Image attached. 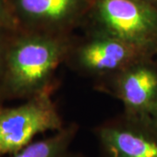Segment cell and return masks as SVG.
I'll list each match as a JSON object with an SVG mask.
<instances>
[{
    "label": "cell",
    "instance_id": "1",
    "mask_svg": "<svg viewBox=\"0 0 157 157\" xmlns=\"http://www.w3.org/2000/svg\"><path fill=\"white\" fill-rule=\"evenodd\" d=\"M73 37L25 32L12 42L4 78L10 93L32 98L52 92L57 70L65 63Z\"/></svg>",
    "mask_w": 157,
    "mask_h": 157
},
{
    "label": "cell",
    "instance_id": "2",
    "mask_svg": "<svg viewBox=\"0 0 157 157\" xmlns=\"http://www.w3.org/2000/svg\"><path fill=\"white\" fill-rule=\"evenodd\" d=\"M157 57V7L143 0H94L82 26Z\"/></svg>",
    "mask_w": 157,
    "mask_h": 157
},
{
    "label": "cell",
    "instance_id": "3",
    "mask_svg": "<svg viewBox=\"0 0 157 157\" xmlns=\"http://www.w3.org/2000/svg\"><path fill=\"white\" fill-rule=\"evenodd\" d=\"M64 126L52 92L29 98L18 107H0V157L19 151L36 135Z\"/></svg>",
    "mask_w": 157,
    "mask_h": 157
},
{
    "label": "cell",
    "instance_id": "4",
    "mask_svg": "<svg viewBox=\"0 0 157 157\" xmlns=\"http://www.w3.org/2000/svg\"><path fill=\"white\" fill-rule=\"evenodd\" d=\"M144 56L147 55L114 37L86 30L83 38L73 37L65 63L81 75L101 82Z\"/></svg>",
    "mask_w": 157,
    "mask_h": 157
},
{
    "label": "cell",
    "instance_id": "5",
    "mask_svg": "<svg viewBox=\"0 0 157 157\" xmlns=\"http://www.w3.org/2000/svg\"><path fill=\"white\" fill-rule=\"evenodd\" d=\"M94 0H6L17 28L69 35L81 27Z\"/></svg>",
    "mask_w": 157,
    "mask_h": 157
},
{
    "label": "cell",
    "instance_id": "6",
    "mask_svg": "<svg viewBox=\"0 0 157 157\" xmlns=\"http://www.w3.org/2000/svg\"><path fill=\"white\" fill-rule=\"evenodd\" d=\"M94 133L101 157H157V125L149 115L123 112L98 125Z\"/></svg>",
    "mask_w": 157,
    "mask_h": 157
},
{
    "label": "cell",
    "instance_id": "7",
    "mask_svg": "<svg viewBox=\"0 0 157 157\" xmlns=\"http://www.w3.org/2000/svg\"><path fill=\"white\" fill-rule=\"evenodd\" d=\"M156 58L141 57L98 86L122 103L125 113L149 115L157 100Z\"/></svg>",
    "mask_w": 157,
    "mask_h": 157
},
{
    "label": "cell",
    "instance_id": "8",
    "mask_svg": "<svg viewBox=\"0 0 157 157\" xmlns=\"http://www.w3.org/2000/svg\"><path fill=\"white\" fill-rule=\"evenodd\" d=\"M77 123L64 126L47 138L32 141L10 157H65L78 132Z\"/></svg>",
    "mask_w": 157,
    "mask_h": 157
},
{
    "label": "cell",
    "instance_id": "9",
    "mask_svg": "<svg viewBox=\"0 0 157 157\" xmlns=\"http://www.w3.org/2000/svg\"><path fill=\"white\" fill-rule=\"evenodd\" d=\"M0 27L16 30L17 28L16 21L12 17L6 0H0Z\"/></svg>",
    "mask_w": 157,
    "mask_h": 157
},
{
    "label": "cell",
    "instance_id": "10",
    "mask_svg": "<svg viewBox=\"0 0 157 157\" xmlns=\"http://www.w3.org/2000/svg\"><path fill=\"white\" fill-rule=\"evenodd\" d=\"M149 116L151 117L152 120H153L157 125V100L155 102L154 106L152 107L151 111L149 113Z\"/></svg>",
    "mask_w": 157,
    "mask_h": 157
},
{
    "label": "cell",
    "instance_id": "11",
    "mask_svg": "<svg viewBox=\"0 0 157 157\" xmlns=\"http://www.w3.org/2000/svg\"><path fill=\"white\" fill-rule=\"evenodd\" d=\"M6 55H7V54H6ZM4 59H6V56L4 57V55H3V50H2V47H1V45H0V73H1V70H2L3 65L6 66V63L4 64Z\"/></svg>",
    "mask_w": 157,
    "mask_h": 157
},
{
    "label": "cell",
    "instance_id": "12",
    "mask_svg": "<svg viewBox=\"0 0 157 157\" xmlns=\"http://www.w3.org/2000/svg\"><path fill=\"white\" fill-rule=\"evenodd\" d=\"M65 157H85L81 155H78V154H73V153H70L68 152V154Z\"/></svg>",
    "mask_w": 157,
    "mask_h": 157
},
{
    "label": "cell",
    "instance_id": "13",
    "mask_svg": "<svg viewBox=\"0 0 157 157\" xmlns=\"http://www.w3.org/2000/svg\"><path fill=\"white\" fill-rule=\"evenodd\" d=\"M143 1H145V2L148 3V4H150V5H152V6L157 7V0H143Z\"/></svg>",
    "mask_w": 157,
    "mask_h": 157
}]
</instances>
